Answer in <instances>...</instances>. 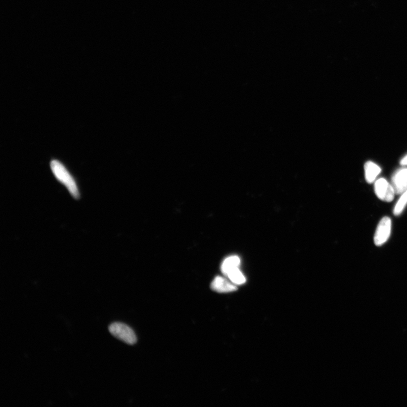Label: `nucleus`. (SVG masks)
<instances>
[{
  "label": "nucleus",
  "instance_id": "obj_1",
  "mask_svg": "<svg viewBox=\"0 0 407 407\" xmlns=\"http://www.w3.org/2000/svg\"><path fill=\"white\" fill-rule=\"evenodd\" d=\"M51 168L53 174L59 182L62 183L69 191L72 196L78 199L80 196L79 190L73 177L66 169L64 165L58 160L51 162Z\"/></svg>",
  "mask_w": 407,
  "mask_h": 407
},
{
  "label": "nucleus",
  "instance_id": "obj_2",
  "mask_svg": "<svg viewBox=\"0 0 407 407\" xmlns=\"http://www.w3.org/2000/svg\"><path fill=\"white\" fill-rule=\"evenodd\" d=\"M109 331L113 336L130 345H134L137 338L132 329L128 325L120 323H115L109 327Z\"/></svg>",
  "mask_w": 407,
  "mask_h": 407
},
{
  "label": "nucleus",
  "instance_id": "obj_3",
  "mask_svg": "<svg viewBox=\"0 0 407 407\" xmlns=\"http://www.w3.org/2000/svg\"><path fill=\"white\" fill-rule=\"evenodd\" d=\"M391 232V220L388 217H384L380 221L374 237V242L377 246H381L385 243L390 236Z\"/></svg>",
  "mask_w": 407,
  "mask_h": 407
},
{
  "label": "nucleus",
  "instance_id": "obj_4",
  "mask_svg": "<svg viewBox=\"0 0 407 407\" xmlns=\"http://www.w3.org/2000/svg\"><path fill=\"white\" fill-rule=\"evenodd\" d=\"M374 191L380 200L386 202L392 201L395 194L392 184L383 178L378 179L375 182Z\"/></svg>",
  "mask_w": 407,
  "mask_h": 407
},
{
  "label": "nucleus",
  "instance_id": "obj_5",
  "mask_svg": "<svg viewBox=\"0 0 407 407\" xmlns=\"http://www.w3.org/2000/svg\"><path fill=\"white\" fill-rule=\"evenodd\" d=\"M391 184L395 194H401L407 189V167L397 170L392 176Z\"/></svg>",
  "mask_w": 407,
  "mask_h": 407
},
{
  "label": "nucleus",
  "instance_id": "obj_6",
  "mask_svg": "<svg viewBox=\"0 0 407 407\" xmlns=\"http://www.w3.org/2000/svg\"><path fill=\"white\" fill-rule=\"evenodd\" d=\"M211 287L212 290L219 293L232 292L237 289L235 284L220 276H217L213 280Z\"/></svg>",
  "mask_w": 407,
  "mask_h": 407
},
{
  "label": "nucleus",
  "instance_id": "obj_7",
  "mask_svg": "<svg viewBox=\"0 0 407 407\" xmlns=\"http://www.w3.org/2000/svg\"><path fill=\"white\" fill-rule=\"evenodd\" d=\"M365 178L369 183H372L381 172V167L372 161L366 162L364 165Z\"/></svg>",
  "mask_w": 407,
  "mask_h": 407
},
{
  "label": "nucleus",
  "instance_id": "obj_8",
  "mask_svg": "<svg viewBox=\"0 0 407 407\" xmlns=\"http://www.w3.org/2000/svg\"><path fill=\"white\" fill-rule=\"evenodd\" d=\"M241 264V259L237 256H232L226 258L223 261L221 266L222 272L225 275H227L230 271L239 268Z\"/></svg>",
  "mask_w": 407,
  "mask_h": 407
},
{
  "label": "nucleus",
  "instance_id": "obj_9",
  "mask_svg": "<svg viewBox=\"0 0 407 407\" xmlns=\"http://www.w3.org/2000/svg\"><path fill=\"white\" fill-rule=\"evenodd\" d=\"M226 276H227L230 281L235 285H241L246 282V277L239 268L230 271Z\"/></svg>",
  "mask_w": 407,
  "mask_h": 407
},
{
  "label": "nucleus",
  "instance_id": "obj_10",
  "mask_svg": "<svg viewBox=\"0 0 407 407\" xmlns=\"http://www.w3.org/2000/svg\"><path fill=\"white\" fill-rule=\"evenodd\" d=\"M407 205V189L405 192L401 194L399 200L396 202L393 210V214L396 216H399L405 209Z\"/></svg>",
  "mask_w": 407,
  "mask_h": 407
},
{
  "label": "nucleus",
  "instance_id": "obj_11",
  "mask_svg": "<svg viewBox=\"0 0 407 407\" xmlns=\"http://www.w3.org/2000/svg\"><path fill=\"white\" fill-rule=\"evenodd\" d=\"M400 164L402 166L407 165V155L402 158L400 161Z\"/></svg>",
  "mask_w": 407,
  "mask_h": 407
}]
</instances>
